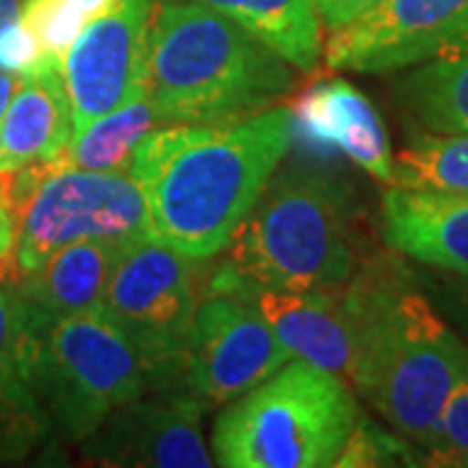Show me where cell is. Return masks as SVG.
I'll list each match as a JSON object with an SVG mask.
<instances>
[{
  "label": "cell",
  "instance_id": "cell-1",
  "mask_svg": "<svg viewBox=\"0 0 468 468\" xmlns=\"http://www.w3.org/2000/svg\"><path fill=\"white\" fill-rule=\"evenodd\" d=\"M292 144V107L154 128L128 169L146 203V239L198 261L227 250Z\"/></svg>",
  "mask_w": 468,
  "mask_h": 468
},
{
  "label": "cell",
  "instance_id": "cell-2",
  "mask_svg": "<svg viewBox=\"0 0 468 468\" xmlns=\"http://www.w3.org/2000/svg\"><path fill=\"white\" fill-rule=\"evenodd\" d=\"M341 300L354 338L349 385L378 417L424 451L466 365V341L393 258H375L354 271Z\"/></svg>",
  "mask_w": 468,
  "mask_h": 468
},
{
  "label": "cell",
  "instance_id": "cell-3",
  "mask_svg": "<svg viewBox=\"0 0 468 468\" xmlns=\"http://www.w3.org/2000/svg\"><path fill=\"white\" fill-rule=\"evenodd\" d=\"M297 84V68L234 18L190 0L151 3L146 97L162 125L258 115Z\"/></svg>",
  "mask_w": 468,
  "mask_h": 468
},
{
  "label": "cell",
  "instance_id": "cell-4",
  "mask_svg": "<svg viewBox=\"0 0 468 468\" xmlns=\"http://www.w3.org/2000/svg\"><path fill=\"white\" fill-rule=\"evenodd\" d=\"M245 282L335 292L356 271L341 190L323 172L289 167L268 180L218 263Z\"/></svg>",
  "mask_w": 468,
  "mask_h": 468
},
{
  "label": "cell",
  "instance_id": "cell-5",
  "mask_svg": "<svg viewBox=\"0 0 468 468\" xmlns=\"http://www.w3.org/2000/svg\"><path fill=\"white\" fill-rule=\"evenodd\" d=\"M344 378L289 359L263 383L224 403L211 430V458L224 468H328L359 419Z\"/></svg>",
  "mask_w": 468,
  "mask_h": 468
},
{
  "label": "cell",
  "instance_id": "cell-6",
  "mask_svg": "<svg viewBox=\"0 0 468 468\" xmlns=\"http://www.w3.org/2000/svg\"><path fill=\"white\" fill-rule=\"evenodd\" d=\"M37 388L66 440L84 442L122 403L149 390L131 338L97 304L39 331Z\"/></svg>",
  "mask_w": 468,
  "mask_h": 468
},
{
  "label": "cell",
  "instance_id": "cell-7",
  "mask_svg": "<svg viewBox=\"0 0 468 468\" xmlns=\"http://www.w3.org/2000/svg\"><path fill=\"white\" fill-rule=\"evenodd\" d=\"M201 263L159 242L125 245L101 307L131 338L149 390H185V359L201 302Z\"/></svg>",
  "mask_w": 468,
  "mask_h": 468
},
{
  "label": "cell",
  "instance_id": "cell-8",
  "mask_svg": "<svg viewBox=\"0 0 468 468\" xmlns=\"http://www.w3.org/2000/svg\"><path fill=\"white\" fill-rule=\"evenodd\" d=\"M16 217V276L73 242L146 239V203L131 172L70 169L60 159L48 165Z\"/></svg>",
  "mask_w": 468,
  "mask_h": 468
},
{
  "label": "cell",
  "instance_id": "cell-9",
  "mask_svg": "<svg viewBox=\"0 0 468 468\" xmlns=\"http://www.w3.org/2000/svg\"><path fill=\"white\" fill-rule=\"evenodd\" d=\"M292 359L266 320L245 300L203 289L196 310L183 388L206 411L234 401Z\"/></svg>",
  "mask_w": 468,
  "mask_h": 468
},
{
  "label": "cell",
  "instance_id": "cell-10",
  "mask_svg": "<svg viewBox=\"0 0 468 468\" xmlns=\"http://www.w3.org/2000/svg\"><path fill=\"white\" fill-rule=\"evenodd\" d=\"M461 50H468V0H383L331 32L323 58L331 70L383 76Z\"/></svg>",
  "mask_w": 468,
  "mask_h": 468
},
{
  "label": "cell",
  "instance_id": "cell-11",
  "mask_svg": "<svg viewBox=\"0 0 468 468\" xmlns=\"http://www.w3.org/2000/svg\"><path fill=\"white\" fill-rule=\"evenodd\" d=\"M154 0H117L76 37L63 58L73 133L146 91V39Z\"/></svg>",
  "mask_w": 468,
  "mask_h": 468
},
{
  "label": "cell",
  "instance_id": "cell-12",
  "mask_svg": "<svg viewBox=\"0 0 468 468\" xmlns=\"http://www.w3.org/2000/svg\"><path fill=\"white\" fill-rule=\"evenodd\" d=\"M201 403L187 390H146L122 403L81 442L89 463L115 468H208Z\"/></svg>",
  "mask_w": 468,
  "mask_h": 468
},
{
  "label": "cell",
  "instance_id": "cell-13",
  "mask_svg": "<svg viewBox=\"0 0 468 468\" xmlns=\"http://www.w3.org/2000/svg\"><path fill=\"white\" fill-rule=\"evenodd\" d=\"M203 289L227 292L245 300L271 325L292 359H304L349 383L354 338L349 313L341 300L344 286L335 292H294L252 284L217 266Z\"/></svg>",
  "mask_w": 468,
  "mask_h": 468
},
{
  "label": "cell",
  "instance_id": "cell-14",
  "mask_svg": "<svg viewBox=\"0 0 468 468\" xmlns=\"http://www.w3.org/2000/svg\"><path fill=\"white\" fill-rule=\"evenodd\" d=\"M294 138L318 156L341 154L375 180L393 183V151L383 117L346 79H318L292 107Z\"/></svg>",
  "mask_w": 468,
  "mask_h": 468
},
{
  "label": "cell",
  "instance_id": "cell-15",
  "mask_svg": "<svg viewBox=\"0 0 468 468\" xmlns=\"http://www.w3.org/2000/svg\"><path fill=\"white\" fill-rule=\"evenodd\" d=\"M39 325L14 279H0V463L32 455L52 432L37 388Z\"/></svg>",
  "mask_w": 468,
  "mask_h": 468
},
{
  "label": "cell",
  "instance_id": "cell-16",
  "mask_svg": "<svg viewBox=\"0 0 468 468\" xmlns=\"http://www.w3.org/2000/svg\"><path fill=\"white\" fill-rule=\"evenodd\" d=\"M380 232L390 250L468 282V196L396 187L380 203Z\"/></svg>",
  "mask_w": 468,
  "mask_h": 468
},
{
  "label": "cell",
  "instance_id": "cell-17",
  "mask_svg": "<svg viewBox=\"0 0 468 468\" xmlns=\"http://www.w3.org/2000/svg\"><path fill=\"white\" fill-rule=\"evenodd\" d=\"M122 250L125 245L104 239L73 242L32 271L18 273L14 284L39 331L101 304Z\"/></svg>",
  "mask_w": 468,
  "mask_h": 468
},
{
  "label": "cell",
  "instance_id": "cell-18",
  "mask_svg": "<svg viewBox=\"0 0 468 468\" xmlns=\"http://www.w3.org/2000/svg\"><path fill=\"white\" fill-rule=\"evenodd\" d=\"M73 138V110L63 73L21 79L0 122V177L63 156Z\"/></svg>",
  "mask_w": 468,
  "mask_h": 468
},
{
  "label": "cell",
  "instance_id": "cell-19",
  "mask_svg": "<svg viewBox=\"0 0 468 468\" xmlns=\"http://www.w3.org/2000/svg\"><path fill=\"white\" fill-rule=\"evenodd\" d=\"M396 104L419 131L468 133V50L406 68Z\"/></svg>",
  "mask_w": 468,
  "mask_h": 468
},
{
  "label": "cell",
  "instance_id": "cell-20",
  "mask_svg": "<svg viewBox=\"0 0 468 468\" xmlns=\"http://www.w3.org/2000/svg\"><path fill=\"white\" fill-rule=\"evenodd\" d=\"M234 18L286 63L310 73L320 66L323 34L315 0H190Z\"/></svg>",
  "mask_w": 468,
  "mask_h": 468
},
{
  "label": "cell",
  "instance_id": "cell-21",
  "mask_svg": "<svg viewBox=\"0 0 468 468\" xmlns=\"http://www.w3.org/2000/svg\"><path fill=\"white\" fill-rule=\"evenodd\" d=\"M162 120L151 107L146 91L97 117L84 131L73 133L60 156V167L86 172H128L138 144L159 128Z\"/></svg>",
  "mask_w": 468,
  "mask_h": 468
},
{
  "label": "cell",
  "instance_id": "cell-22",
  "mask_svg": "<svg viewBox=\"0 0 468 468\" xmlns=\"http://www.w3.org/2000/svg\"><path fill=\"white\" fill-rule=\"evenodd\" d=\"M390 185L468 196V133L417 131L399 154H393Z\"/></svg>",
  "mask_w": 468,
  "mask_h": 468
},
{
  "label": "cell",
  "instance_id": "cell-23",
  "mask_svg": "<svg viewBox=\"0 0 468 468\" xmlns=\"http://www.w3.org/2000/svg\"><path fill=\"white\" fill-rule=\"evenodd\" d=\"M117 0H21V21L52 66L63 58L86 27L107 14Z\"/></svg>",
  "mask_w": 468,
  "mask_h": 468
},
{
  "label": "cell",
  "instance_id": "cell-24",
  "mask_svg": "<svg viewBox=\"0 0 468 468\" xmlns=\"http://www.w3.org/2000/svg\"><path fill=\"white\" fill-rule=\"evenodd\" d=\"M334 466H427V455L411 440L399 432H388L375 419L359 414Z\"/></svg>",
  "mask_w": 468,
  "mask_h": 468
},
{
  "label": "cell",
  "instance_id": "cell-25",
  "mask_svg": "<svg viewBox=\"0 0 468 468\" xmlns=\"http://www.w3.org/2000/svg\"><path fill=\"white\" fill-rule=\"evenodd\" d=\"M427 466H468V359L424 448Z\"/></svg>",
  "mask_w": 468,
  "mask_h": 468
},
{
  "label": "cell",
  "instance_id": "cell-26",
  "mask_svg": "<svg viewBox=\"0 0 468 468\" xmlns=\"http://www.w3.org/2000/svg\"><path fill=\"white\" fill-rule=\"evenodd\" d=\"M16 242H18V217L14 203L8 198L5 180L0 177V279L8 276L5 268H16Z\"/></svg>",
  "mask_w": 468,
  "mask_h": 468
},
{
  "label": "cell",
  "instance_id": "cell-27",
  "mask_svg": "<svg viewBox=\"0 0 468 468\" xmlns=\"http://www.w3.org/2000/svg\"><path fill=\"white\" fill-rule=\"evenodd\" d=\"M383 0H315V11H318L320 27H325L331 34L369 14Z\"/></svg>",
  "mask_w": 468,
  "mask_h": 468
},
{
  "label": "cell",
  "instance_id": "cell-28",
  "mask_svg": "<svg viewBox=\"0 0 468 468\" xmlns=\"http://www.w3.org/2000/svg\"><path fill=\"white\" fill-rule=\"evenodd\" d=\"M18 81H21V79L14 76V73H0V122H3V115H5L8 104H11V97H14V91H16Z\"/></svg>",
  "mask_w": 468,
  "mask_h": 468
},
{
  "label": "cell",
  "instance_id": "cell-29",
  "mask_svg": "<svg viewBox=\"0 0 468 468\" xmlns=\"http://www.w3.org/2000/svg\"><path fill=\"white\" fill-rule=\"evenodd\" d=\"M21 18V0H0V29Z\"/></svg>",
  "mask_w": 468,
  "mask_h": 468
},
{
  "label": "cell",
  "instance_id": "cell-30",
  "mask_svg": "<svg viewBox=\"0 0 468 468\" xmlns=\"http://www.w3.org/2000/svg\"><path fill=\"white\" fill-rule=\"evenodd\" d=\"M458 302H455V318L463 323V328L468 331V284L458 286Z\"/></svg>",
  "mask_w": 468,
  "mask_h": 468
}]
</instances>
